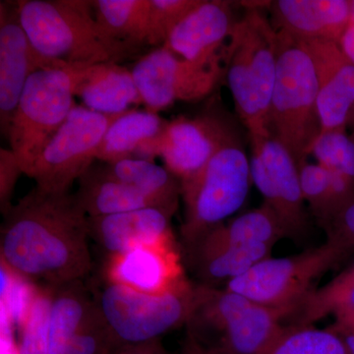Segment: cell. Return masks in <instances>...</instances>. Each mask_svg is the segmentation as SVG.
Here are the masks:
<instances>
[{
	"instance_id": "19",
	"label": "cell",
	"mask_w": 354,
	"mask_h": 354,
	"mask_svg": "<svg viewBox=\"0 0 354 354\" xmlns=\"http://www.w3.org/2000/svg\"><path fill=\"white\" fill-rule=\"evenodd\" d=\"M176 212L162 207L88 218L90 237L108 256L118 255L135 247L174 239L171 221Z\"/></svg>"
},
{
	"instance_id": "13",
	"label": "cell",
	"mask_w": 354,
	"mask_h": 354,
	"mask_svg": "<svg viewBox=\"0 0 354 354\" xmlns=\"http://www.w3.org/2000/svg\"><path fill=\"white\" fill-rule=\"evenodd\" d=\"M236 134L232 122L218 111L209 109L194 118L178 116L167 121L160 135L158 157L183 183L201 171Z\"/></svg>"
},
{
	"instance_id": "8",
	"label": "cell",
	"mask_w": 354,
	"mask_h": 354,
	"mask_svg": "<svg viewBox=\"0 0 354 354\" xmlns=\"http://www.w3.org/2000/svg\"><path fill=\"white\" fill-rule=\"evenodd\" d=\"M288 313L253 301L241 293L198 285V302L188 326L220 335L216 346L232 354H267L285 330Z\"/></svg>"
},
{
	"instance_id": "21",
	"label": "cell",
	"mask_w": 354,
	"mask_h": 354,
	"mask_svg": "<svg viewBox=\"0 0 354 354\" xmlns=\"http://www.w3.org/2000/svg\"><path fill=\"white\" fill-rule=\"evenodd\" d=\"M78 181L79 188L74 195L88 218L111 216L147 207L165 208L131 186L106 176L95 162Z\"/></svg>"
},
{
	"instance_id": "32",
	"label": "cell",
	"mask_w": 354,
	"mask_h": 354,
	"mask_svg": "<svg viewBox=\"0 0 354 354\" xmlns=\"http://www.w3.org/2000/svg\"><path fill=\"white\" fill-rule=\"evenodd\" d=\"M53 288L39 286L24 327L17 333L19 354H48V325Z\"/></svg>"
},
{
	"instance_id": "1",
	"label": "cell",
	"mask_w": 354,
	"mask_h": 354,
	"mask_svg": "<svg viewBox=\"0 0 354 354\" xmlns=\"http://www.w3.org/2000/svg\"><path fill=\"white\" fill-rule=\"evenodd\" d=\"M3 216L0 260L18 274L53 290L90 274L88 218L75 195L36 186Z\"/></svg>"
},
{
	"instance_id": "29",
	"label": "cell",
	"mask_w": 354,
	"mask_h": 354,
	"mask_svg": "<svg viewBox=\"0 0 354 354\" xmlns=\"http://www.w3.org/2000/svg\"><path fill=\"white\" fill-rule=\"evenodd\" d=\"M267 354H351L344 337L332 328L286 326Z\"/></svg>"
},
{
	"instance_id": "6",
	"label": "cell",
	"mask_w": 354,
	"mask_h": 354,
	"mask_svg": "<svg viewBox=\"0 0 354 354\" xmlns=\"http://www.w3.org/2000/svg\"><path fill=\"white\" fill-rule=\"evenodd\" d=\"M95 305L111 333L113 349L158 341L162 335L188 325L198 302V285L186 281L176 290L148 295L106 283Z\"/></svg>"
},
{
	"instance_id": "30",
	"label": "cell",
	"mask_w": 354,
	"mask_h": 354,
	"mask_svg": "<svg viewBox=\"0 0 354 354\" xmlns=\"http://www.w3.org/2000/svg\"><path fill=\"white\" fill-rule=\"evenodd\" d=\"M311 155L317 164L354 184V140L346 129L321 132Z\"/></svg>"
},
{
	"instance_id": "23",
	"label": "cell",
	"mask_w": 354,
	"mask_h": 354,
	"mask_svg": "<svg viewBox=\"0 0 354 354\" xmlns=\"http://www.w3.org/2000/svg\"><path fill=\"white\" fill-rule=\"evenodd\" d=\"M167 121L150 109H132L111 123L97 153L102 162H118L134 157L147 142L158 138Z\"/></svg>"
},
{
	"instance_id": "18",
	"label": "cell",
	"mask_w": 354,
	"mask_h": 354,
	"mask_svg": "<svg viewBox=\"0 0 354 354\" xmlns=\"http://www.w3.org/2000/svg\"><path fill=\"white\" fill-rule=\"evenodd\" d=\"M271 11L274 27L295 41L339 44L354 7L348 0H278Z\"/></svg>"
},
{
	"instance_id": "44",
	"label": "cell",
	"mask_w": 354,
	"mask_h": 354,
	"mask_svg": "<svg viewBox=\"0 0 354 354\" xmlns=\"http://www.w3.org/2000/svg\"><path fill=\"white\" fill-rule=\"evenodd\" d=\"M348 127L351 129V136L353 137L354 140V109L353 113H351V116H349V120L348 122Z\"/></svg>"
},
{
	"instance_id": "26",
	"label": "cell",
	"mask_w": 354,
	"mask_h": 354,
	"mask_svg": "<svg viewBox=\"0 0 354 354\" xmlns=\"http://www.w3.org/2000/svg\"><path fill=\"white\" fill-rule=\"evenodd\" d=\"M92 6L102 29L132 55L148 46L150 0H95Z\"/></svg>"
},
{
	"instance_id": "39",
	"label": "cell",
	"mask_w": 354,
	"mask_h": 354,
	"mask_svg": "<svg viewBox=\"0 0 354 354\" xmlns=\"http://www.w3.org/2000/svg\"><path fill=\"white\" fill-rule=\"evenodd\" d=\"M335 323L330 326L342 335H354V305H348L335 313Z\"/></svg>"
},
{
	"instance_id": "4",
	"label": "cell",
	"mask_w": 354,
	"mask_h": 354,
	"mask_svg": "<svg viewBox=\"0 0 354 354\" xmlns=\"http://www.w3.org/2000/svg\"><path fill=\"white\" fill-rule=\"evenodd\" d=\"M279 34L278 70L270 106L269 131L299 167L311 155L312 147L322 131L317 102L318 81L304 44L283 32Z\"/></svg>"
},
{
	"instance_id": "43",
	"label": "cell",
	"mask_w": 354,
	"mask_h": 354,
	"mask_svg": "<svg viewBox=\"0 0 354 354\" xmlns=\"http://www.w3.org/2000/svg\"><path fill=\"white\" fill-rule=\"evenodd\" d=\"M342 337L348 344L349 353L354 354V335H342Z\"/></svg>"
},
{
	"instance_id": "41",
	"label": "cell",
	"mask_w": 354,
	"mask_h": 354,
	"mask_svg": "<svg viewBox=\"0 0 354 354\" xmlns=\"http://www.w3.org/2000/svg\"><path fill=\"white\" fill-rule=\"evenodd\" d=\"M111 354H169L158 341L114 348Z\"/></svg>"
},
{
	"instance_id": "42",
	"label": "cell",
	"mask_w": 354,
	"mask_h": 354,
	"mask_svg": "<svg viewBox=\"0 0 354 354\" xmlns=\"http://www.w3.org/2000/svg\"><path fill=\"white\" fill-rule=\"evenodd\" d=\"M339 46L346 53V57L354 64V13L348 29L344 32V36L339 41Z\"/></svg>"
},
{
	"instance_id": "40",
	"label": "cell",
	"mask_w": 354,
	"mask_h": 354,
	"mask_svg": "<svg viewBox=\"0 0 354 354\" xmlns=\"http://www.w3.org/2000/svg\"><path fill=\"white\" fill-rule=\"evenodd\" d=\"M180 354H232L221 346L202 344L194 335L188 334Z\"/></svg>"
},
{
	"instance_id": "12",
	"label": "cell",
	"mask_w": 354,
	"mask_h": 354,
	"mask_svg": "<svg viewBox=\"0 0 354 354\" xmlns=\"http://www.w3.org/2000/svg\"><path fill=\"white\" fill-rule=\"evenodd\" d=\"M251 177L285 228L288 239H304L309 230L308 212L300 186L299 169L290 153L272 136L249 137Z\"/></svg>"
},
{
	"instance_id": "11",
	"label": "cell",
	"mask_w": 354,
	"mask_h": 354,
	"mask_svg": "<svg viewBox=\"0 0 354 354\" xmlns=\"http://www.w3.org/2000/svg\"><path fill=\"white\" fill-rule=\"evenodd\" d=\"M131 71L142 102L155 113L176 102L201 101L215 90L223 74L221 66L193 64L165 46L140 57Z\"/></svg>"
},
{
	"instance_id": "37",
	"label": "cell",
	"mask_w": 354,
	"mask_h": 354,
	"mask_svg": "<svg viewBox=\"0 0 354 354\" xmlns=\"http://www.w3.org/2000/svg\"><path fill=\"white\" fill-rule=\"evenodd\" d=\"M327 239H335L354 253V203L344 209L325 228Z\"/></svg>"
},
{
	"instance_id": "33",
	"label": "cell",
	"mask_w": 354,
	"mask_h": 354,
	"mask_svg": "<svg viewBox=\"0 0 354 354\" xmlns=\"http://www.w3.org/2000/svg\"><path fill=\"white\" fill-rule=\"evenodd\" d=\"M198 0H150L147 46L162 48L172 30L183 20Z\"/></svg>"
},
{
	"instance_id": "27",
	"label": "cell",
	"mask_w": 354,
	"mask_h": 354,
	"mask_svg": "<svg viewBox=\"0 0 354 354\" xmlns=\"http://www.w3.org/2000/svg\"><path fill=\"white\" fill-rule=\"evenodd\" d=\"M95 307L77 283L53 290L48 325V354H65Z\"/></svg>"
},
{
	"instance_id": "28",
	"label": "cell",
	"mask_w": 354,
	"mask_h": 354,
	"mask_svg": "<svg viewBox=\"0 0 354 354\" xmlns=\"http://www.w3.org/2000/svg\"><path fill=\"white\" fill-rule=\"evenodd\" d=\"M354 302L353 264L320 288H314L286 322V326H312Z\"/></svg>"
},
{
	"instance_id": "14",
	"label": "cell",
	"mask_w": 354,
	"mask_h": 354,
	"mask_svg": "<svg viewBox=\"0 0 354 354\" xmlns=\"http://www.w3.org/2000/svg\"><path fill=\"white\" fill-rule=\"evenodd\" d=\"M35 50L21 25L17 2L0 4V128L8 138L9 128L30 77L39 70L64 68Z\"/></svg>"
},
{
	"instance_id": "25",
	"label": "cell",
	"mask_w": 354,
	"mask_h": 354,
	"mask_svg": "<svg viewBox=\"0 0 354 354\" xmlns=\"http://www.w3.org/2000/svg\"><path fill=\"white\" fill-rule=\"evenodd\" d=\"M288 239L285 228L267 205L242 214L209 232L191 248L225 245H272Z\"/></svg>"
},
{
	"instance_id": "20",
	"label": "cell",
	"mask_w": 354,
	"mask_h": 354,
	"mask_svg": "<svg viewBox=\"0 0 354 354\" xmlns=\"http://www.w3.org/2000/svg\"><path fill=\"white\" fill-rule=\"evenodd\" d=\"M74 95L95 113L120 114L143 104L131 69L115 62L68 65Z\"/></svg>"
},
{
	"instance_id": "5",
	"label": "cell",
	"mask_w": 354,
	"mask_h": 354,
	"mask_svg": "<svg viewBox=\"0 0 354 354\" xmlns=\"http://www.w3.org/2000/svg\"><path fill=\"white\" fill-rule=\"evenodd\" d=\"M251 183L250 160L236 134L201 171L180 183L184 203L181 235L186 250L243 206Z\"/></svg>"
},
{
	"instance_id": "36",
	"label": "cell",
	"mask_w": 354,
	"mask_h": 354,
	"mask_svg": "<svg viewBox=\"0 0 354 354\" xmlns=\"http://www.w3.org/2000/svg\"><path fill=\"white\" fill-rule=\"evenodd\" d=\"M22 169L17 156L11 149L0 148V209L2 215L13 206L11 203L14 189Z\"/></svg>"
},
{
	"instance_id": "9",
	"label": "cell",
	"mask_w": 354,
	"mask_h": 354,
	"mask_svg": "<svg viewBox=\"0 0 354 354\" xmlns=\"http://www.w3.org/2000/svg\"><path fill=\"white\" fill-rule=\"evenodd\" d=\"M75 106L68 65L39 70L30 77L7 138L26 176H30L44 149Z\"/></svg>"
},
{
	"instance_id": "35",
	"label": "cell",
	"mask_w": 354,
	"mask_h": 354,
	"mask_svg": "<svg viewBox=\"0 0 354 354\" xmlns=\"http://www.w3.org/2000/svg\"><path fill=\"white\" fill-rule=\"evenodd\" d=\"M113 351L111 333L95 305L94 311L70 342L65 354H111Z\"/></svg>"
},
{
	"instance_id": "24",
	"label": "cell",
	"mask_w": 354,
	"mask_h": 354,
	"mask_svg": "<svg viewBox=\"0 0 354 354\" xmlns=\"http://www.w3.org/2000/svg\"><path fill=\"white\" fill-rule=\"evenodd\" d=\"M99 165L106 176L131 186L165 208L174 212L178 208L180 181L165 167L151 160L133 158L111 164L101 162Z\"/></svg>"
},
{
	"instance_id": "17",
	"label": "cell",
	"mask_w": 354,
	"mask_h": 354,
	"mask_svg": "<svg viewBox=\"0 0 354 354\" xmlns=\"http://www.w3.org/2000/svg\"><path fill=\"white\" fill-rule=\"evenodd\" d=\"M301 44L308 51L315 67L321 132L348 129L349 116L354 109L353 62L346 57L339 44Z\"/></svg>"
},
{
	"instance_id": "7",
	"label": "cell",
	"mask_w": 354,
	"mask_h": 354,
	"mask_svg": "<svg viewBox=\"0 0 354 354\" xmlns=\"http://www.w3.org/2000/svg\"><path fill=\"white\" fill-rule=\"evenodd\" d=\"M351 254L341 242L327 239L325 243L304 252L261 261L225 288L265 306L283 310L288 319L314 290L317 279Z\"/></svg>"
},
{
	"instance_id": "22",
	"label": "cell",
	"mask_w": 354,
	"mask_h": 354,
	"mask_svg": "<svg viewBox=\"0 0 354 354\" xmlns=\"http://www.w3.org/2000/svg\"><path fill=\"white\" fill-rule=\"evenodd\" d=\"M272 245L198 247L188 252L202 285L215 286L243 276L261 261L271 257Z\"/></svg>"
},
{
	"instance_id": "3",
	"label": "cell",
	"mask_w": 354,
	"mask_h": 354,
	"mask_svg": "<svg viewBox=\"0 0 354 354\" xmlns=\"http://www.w3.org/2000/svg\"><path fill=\"white\" fill-rule=\"evenodd\" d=\"M17 8L35 50L50 62L90 65L118 62L132 55L102 29L92 1L21 0Z\"/></svg>"
},
{
	"instance_id": "2",
	"label": "cell",
	"mask_w": 354,
	"mask_h": 354,
	"mask_svg": "<svg viewBox=\"0 0 354 354\" xmlns=\"http://www.w3.org/2000/svg\"><path fill=\"white\" fill-rule=\"evenodd\" d=\"M279 34L257 7L235 22L225 51L227 86L249 137L271 136L269 113L278 70Z\"/></svg>"
},
{
	"instance_id": "34",
	"label": "cell",
	"mask_w": 354,
	"mask_h": 354,
	"mask_svg": "<svg viewBox=\"0 0 354 354\" xmlns=\"http://www.w3.org/2000/svg\"><path fill=\"white\" fill-rule=\"evenodd\" d=\"M39 290L38 285L15 272L8 290L0 293V307L8 314L16 333L19 332L27 322Z\"/></svg>"
},
{
	"instance_id": "31",
	"label": "cell",
	"mask_w": 354,
	"mask_h": 354,
	"mask_svg": "<svg viewBox=\"0 0 354 354\" xmlns=\"http://www.w3.org/2000/svg\"><path fill=\"white\" fill-rule=\"evenodd\" d=\"M304 201L324 230L332 218V176L319 164L305 162L298 167Z\"/></svg>"
},
{
	"instance_id": "10",
	"label": "cell",
	"mask_w": 354,
	"mask_h": 354,
	"mask_svg": "<svg viewBox=\"0 0 354 354\" xmlns=\"http://www.w3.org/2000/svg\"><path fill=\"white\" fill-rule=\"evenodd\" d=\"M121 114L95 113L76 104L32 167L29 177L36 181L37 187L68 193L75 180L97 160L106 130Z\"/></svg>"
},
{
	"instance_id": "38",
	"label": "cell",
	"mask_w": 354,
	"mask_h": 354,
	"mask_svg": "<svg viewBox=\"0 0 354 354\" xmlns=\"http://www.w3.org/2000/svg\"><path fill=\"white\" fill-rule=\"evenodd\" d=\"M16 330L11 323L8 314L4 310H0V342L1 354H19Z\"/></svg>"
},
{
	"instance_id": "15",
	"label": "cell",
	"mask_w": 354,
	"mask_h": 354,
	"mask_svg": "<svg viewBox=\"0 0 354 354\" xmlns=\"http://www.w3.org/2000/svg\"><path fill=\"white\" fill-rule=\"evenodd\" d=\"M104 274L106 283L148 295L169 292L188 281L176 239L109 256Z\"/></svg>"
},
{
	"instance_id": "16",
	"label": "cell",
	"mask_w": 354,
	"mask_h": 354,
	"mask_svg": "<svg viewBox=\"0 0 354 354\" xmlns=\"http://www.w3.org/2000/svg\"><path fill=\"white\" fill-rule=\"evenodd\" d=\"M235 22L230 2L198 0L172 30L164 46L193 64L221 66Z\"/></svg>"
}]
</instances>
